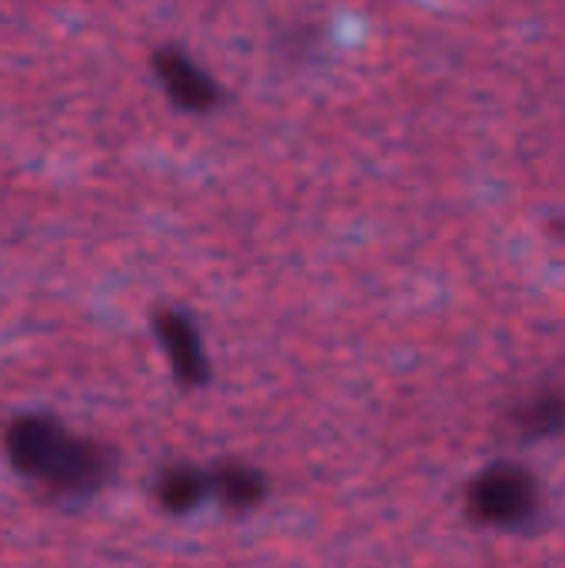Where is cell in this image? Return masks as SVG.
<instances>
[{
	"instance_id": "obj_1",
	"label": "cell",
	"mask_w": 565,
	"mask_h": 568,
	"mask_svg": "<svg viewBox=\"0 0 565 568\" xmlns=\"http://www.w3.org/2000/svg\"><path fill=\"white\" fill-rule=\"evenodd\" d=\"M10 466L57 499H87L113 479V453L103 443L67 433L50 416H20L7 429Z\"/></svg>"
},
{
	"instance_id": "obj_2",
	"label": "cell",
	"mask_w": 565,
	"mask_h": 568,
	"mask_svg": "<svg viewBox=\"0 0 565 568\" xmlns=\"http://www.w3.org/2000/svg\"><path fill=\"white\" fill-rule=\"evenodd\" d=\"M539 513L536 479L513 463H496L470 486V516L493 529H523Z\"/></svg>"
},
{
	"instance_id": "obj_3",
	"label": "cell",
	"mask_w": 565,
	"mask_h": 568,
	"mask_svg": "<svg viewBox=\"0 0 565 568\" xmlns=\"http://www.w3.org/2000/svg\"><path fill=\"white\" fill-rule=\"evenodd\" d=\"M153 73L157 80L163 83L167 97L180 106V110H190V113H206L220 103V87L216 80L196 67L186 53L173 50V47H163L153 53Z\"/></svg>"
},
{
	"instance_id": "obj_4",
	"label": "cell",
	"mask_w": 565,
	"mask_h": 568,
	"mask_svg": "<svg viewBox=\"0 0 565 568\" xmlns=\"http://www.w3.org/2000/svg\"><path fill=\"white\" fill-rule=\"evenodd\" d=\"M153 326H157L160 346L170 356V366H173L176 379L183 386H203L210 379V363H206V353H203V343H200V333H196L193 320L176 313V310H163L153 320Z\"/></svg>"
},
{
	"instance_id": "obj_5",
	"label": "cell",
	"mask_w": 565,
	"mask_h": 568,
	"mask_svg": "<svg viewBox=\"0 0 565 568\" xmlns=\"http://www.w3.org/2000/svg\"><path fill=\"white\" fill-rule=\"evenodd\" d=\"M206 496H213V483L193 466H173L157 479V503L167 513H193L206 503Z\"/></svg>"
},
{
	"instance_id": "obj_6",
	"label": "cell",
	"mask_w": 565,
	"mask_h": 568,
	"mask_svg": "<svg viewBox=\"0 0 565 568\" xmlns=\"http://www.w3.org/2000/svg\"><path fill=\"white\" fill-rule=\"evenodd\" d=\"M516 429L526 439H549L565 433V393L546 389L516 409Z\"/></svg>"
},
{
	"instance_id": "obj_7",
	"label": "cell",
	"mask_w": 565,
	"mask_h": 568,
	"mask_svg": "<svg viewBox=\"0 0 565 568\" xmlns=\"http://www.w3.org/2000/svg\"><path fill=\"white\" fill-rule=\"evenodd\" d=\"M210 483L213 496H220L226 509H253L266 496V479L250 466H220L210 476Z\"/></svg>"
}]
</instances>
